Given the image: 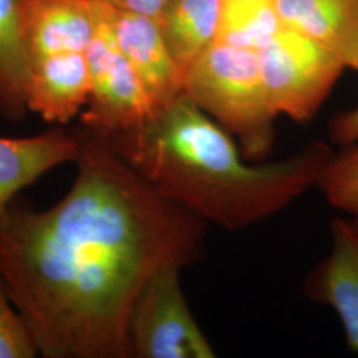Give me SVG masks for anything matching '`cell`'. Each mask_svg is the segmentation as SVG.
<instances>
[{
  "instance_id": "2e32d148",
  "label": "cell",
  "mask_w": 358,
  "mask_h": 358,
  "mask_svg": "<svg viewBox=\"0 0 358 358\" xmlns=\"http://www.w3.org/2000/svg\"><path fill=\"white\" fill-rule=\"evenodd\" d=\"M317 187L329 205L358 222V141L333 154Z\"/></svg>"
},
{
  "instance_id": "ac0fdd59",
  "label": "cell",
  "mask_w": 358,
  "mask_h": 358,
  "mask_svg": "<svg viewBox=\"0 0 358 358\" xmlns=\"http://www.w3.org/2000/svg\"><path fill=\"white\" fill-rule=\"evenodd\" d=\"M329 138L340 146L358 141V105L333 117L329 122Z\"/></svg>"
},
{
  "instance_id": "ba28073f",
  "label": "cell",
  "mask_w": 358,
  "mask_h": 358,
  "mask_svg": "<svg viewBox=\"0 0 358 358\" xmlns=\"http://www.w3.org/2000/svg\"><path fill=\"white\" fill-rule=\"evenodd\" d=\"M106 7L115 43L157 109L185 93V73L169 50L157 17Z\"/></svg>"
},
{
  "instance_id": "e0dca14e",
  "label": "cell",
  "mask_w": 358,
  "mask_h": 358,
  "mask_svg": "<svg viewBox=\"0 0 358 358\" xmlns=\"http://www.w3.org/2000/svg\"><path fill=\"white\" fill-rule=\"evenodd\" d=\"M38 343L29 324L13 304L0 278V358H35Z\"/></svg>"
},
{
  "instance_id": "9c48e42d",
  "label": "cell",
  "mask_w": 358,
  "mask_h": 358,
  "mask_svg": "<svg viewBox=\"0 0 358 358\" xmlns=\"http://www.w3.org/2000/svg\"><path fill=\"white\" fill-rule=\"evenodd\" d=\"M99 24V0H26L22 38L28 63L87 52Z\"/></svg>"
},
{
  "instance_id": "277c9868",
  "label": "cell",
  "mask_w": 358,
  "mask_h": 358,
  "mask_svg": "<svg viewBox=\"0 0 358 358\" xmlns=\"http://www.w3.org/2000/svg\"><path fill=\"white\" fill-rule=\"evenodd\" d=\"M257 57L272 109L300 124L317 115L346 69L332 52L285 26Z\"/></svg>"
},
{
  "instance_id": "3957f363",
  "label": "cell",
  "mask_w": 358,
  "mask_h": 358,
  "mask_svg": "<svg viewBox=\"0 0 358 358\" xmlns=\"http://www.w3.org/2000/svg\"><path fill=\"white\" fill-rule=\"evenodd\" d=\"M185 93L230 133L247 161L264 162L272 153L278 115L257 52L215 41L185 71Z\"/></svg>"
},
{
  "instance_id": "9a60e30c",
  "label": "cell",
  "mask_w": 358,
  "mask_h": 358,
  "mask_svg": "<svg viewBox=\"0 0 358 358\" xmlns=\"http://www.w3.org/2000/svg\"><path fill=\"white\" fill-rule=\"evenodd\" d=\"M282 28L276 0H223L217 41L259 52Z\"/></svg>"
},
{
  "instance_id": "7a4b0ae2",
  "label": "cell",
  "mask_w": 358,
  "mask_h": 358,
  "mask_svg": "<svg viewBox=\"0 0 358 358\" xmlns=\"http://www.w3.org/2000/svg\"><path fill=\"white\" fill-rule=\"evenodd\" d=\"M105 137L162 195L229 231L273 217L317 187L334 154L313 141L276 162L244 161L236 140L186 93L140 127Z\"/></svg>"
},
{
  "instance_id": "5bb4252c",
  "label": "cell",
  "mask_w": 358,
  "mask_h": 358,
  "mask_svg": "<svg viewBox=\"0 0 358 358\" xmlns=\"http://www.w3.org/2000/svg\"><path fill=\"white\" fill-rule=\"evenodd\" d=\"M26 0H0V117L22 121L27 105V59L22 38Z\"/></svg>"
},
{
  "instance_id": "6da1fadb",
  "label": "cell",
  "mask_w": 358,
  "mask_h": 358,
  "mask_svg": "<svg viewBox=\"0 0 358 358\" xmlns=\"http://www.w3.org/2000/svg\"><path fill=\"white\" fill-rule=\"evenodd\" d=\"M76 177L55 205L0 215V278L44 358H129L130 312L167 266L205 257L207 222L76 127Z\"/></svg>"
},
{
  "instance_id": "7c38bea8",
  "label": "cell",
  "mask_w": 358,
  "mask_h": 358,
  "mask_svg": "<svg viewBox=\"0 0 358 358\" xmlns=\"http://www.w3.org/2000/svg\"><path fill=\"white\" fill-rule=\"evenodd\" d=\"M282 24L358 71V0H276Z\"/></svg>"
},
{
  "instance_id": "8fae6325",
  "label": "cell",
  "mask_w": 358,
  "mask_h": 358,
  "mask_svg": "<svg viewBox=\"0 0 358 358\" xmlns=\"http://www.w3.org/2000/svg\"><path fill=\"white\" fill-rule=\"evenodd\" d=\"M76 129L55 125L27 137H0V215L17 195L56 167L76 161Z\"/></svg>"
},
{
  "instance_id": "5b68a950",
  "label": "cell",
  "mask_w": 358,
  "mask_h": 358,
  "mask_svg": "<svg viewBox=\"0 0 358 358\" xmlns=\"http://www.w3.org/2000/svg\"><path fill=\"white\" fill-rule=\"evenodd\" d=\"M180 271L177 266L159 269L137 296L129 316V358L217 357L192 316Z\"/></svg>"
},
{
  "instance_id": "d6986e66",
  "label": "cell",
  "mask_w": 358,
  "mask_h": 358,
  "mask_svg": "<svg viewBox=\"0 0 358 358\" xmlns=\"http://www.w3.org/2000/svg\"><path fill=\"white\" fill-rule=\"evenodd\" d=\"M108 6L130 13H142L158 17L167 0H101Z\"/></svg>"
},
{
  "instance_id": "4fadbf2b",
  "label": "cell",
  "mask_w": 358,
  "mask_h": 358,
  "mask_svg": "<svg viewBox=\"0 0 358 358\" xmlns=\"http://www.w3.org/2000/svg\"><path fill=\"white\" fill-rule=\"evenodd\" d=\"M223 0H167L157 20L174 60L185 71L217 41Z\"/></svg>"
},
{
  "instance_id": "30bf717a",
  "label": "cell",
  "mask_w": 358,
  "mask_h": 358,
  "mask_svg": "<svg viewBox=\"0 0 358 358\" xmlns=\"http://www.w3.org/2000/svg\"><path fill=\"white\" fill-rule=\"evenodd\" d=\"M28 110L47 124L65 125L81 115L90 90L87 52L43 57L27 66Z\"/></svg>"
},
{
  "instance_id": "8992f818",
  "label": "cell",
  "mask_w": 358,
  "mask_h": 358,
  "mask_svg": "<svg viewBox=\"0 0 358 358\" xmlns=\"http://www.w3.org/2000/svg\"><path fill=\"white\" fill-rule=\"evenodd\" d=\"M90 90L80 124L103 136L137 128L157 106L136 69L115 43L106 4L99 0V24L87 51Z\"/></svg>"
},
{
  "instance_id": "52a82bcc",
  "label": "cell",
  "mask_w": 358,
  "mask_h": 358,
  "mask_svg": "<svg viewBox=\"0 0 358 358\" xmlns=\"http://www.w3.org/2000/svg\"><path fill=\"white\" fill-rule=\"evenodd\" d=\"M331 250L308 275L304 294L313 303L334 309L348 348L358 355V222L333 217Z\"/></svg>"
}]
</instances>
